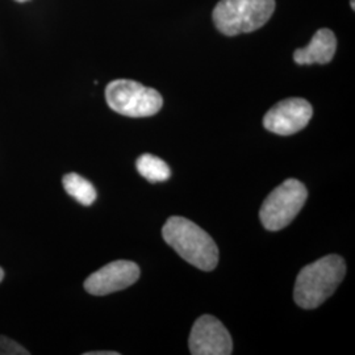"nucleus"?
I'll list each match as a JSON object with an SVG mask.
<instances>
[{
  "label": "nucleus",
  "mask_w": 355,
  "mask_h": 355,
  "mask_svg": "<svg viewBox=\"0 0 355 355\" xmlns=\"http://www.w3.org/2000/svg\"><path fill=\"white\" fill-rule=\"evenodd\" d=\"M162 236L186 262L203 271L215 270L218 263V249L212 237L190 220L173 216L166 221Z\"/></svg>",
  "instance_id": "f257e3e1"
},
{
  "label": "nucleus",
  "mask_w": 355,
  "mask_h": 355,
  "mask_svg": "<svg viewBox=\"0 0 355 355\" xmlns=\"http://www.w3.org/2000/svg\"><path fill=\"white\" fill-rule=\"evenodd\" d=\"M346 274L345 261L331 254L305 266L297 275L293 299L304 309H315L330 297Z\"/></svg>",
  "instance_id": "f03ea898"
},
{
  "label": "nucleus",
  "mask_w": 355,
  "mask_h": 355,
  "mask_svg": "<svg viewBox=\"0 0 355 355\" xmlns=\"http://www.w3.org/2000/svg\"><path fill=\"white\" fill-rule=\"evenodd\" d=\"M274 11L275 0H220L212 17L223 35L237 36L262 28Z\"/></svg>",
  "instance_id": "7ed1b4c3"
},
{
  "label": "nucleus",
  "mask_w": 355,
  "mask_h": 355,
  "mask_svg": "<svg viewBox=\"0 0 355 355\" xmlns=\"http://www.w3.org/2000/svg\"><path fill=\"white\" fill-rule=\"evenodd\" d=\"M105 101L112 111L128 117L154 116L164 105V99L157 89L129 79L111 82L105 89Z\"/></svg>",
  "instance_id": "20e7f679"
},
{
  "label": "nucleus",
  "mask_w": 355,
  "mask_h": 355,
  "mask_svg": "<svg viewBox=\"0 0 355 355\" xmlns=\"http://www.w3.org/2000/svg\"><path fill=\"white\" fill-rule=\"evenodd\" d=\"M308 191L302 182L297 179L284 180L267 196L261 207L259 218L262 225L270 232L288 227L304 207Z\"/></svg>",
  "instance_id": "39448f33"
},
{
  "label": "nucleus",
  "mask_w": 355,
  "mask_h": 355,
  "mask_svg": "<svg viewBox=\"0 0 355 355\" xmlns=\"http://www.w3.org/2000/svg\"><path fill=\"white\" fill-rule=\"evenodd\" d=\"M312 114L311 103L302 98H290L275 104L265 114L263 125L275 135L291 136L308 125Z\"/></svg>",
  "instance_id": "423d86ee"
},
{
  "label": "nucleus",
  "mask_w": 355,
  "mask_h": 355,
  "mask_svg": "<svg viewBox=\"0 0 355 355\" xmlns=\"http://www.w3.org/2000/svg\"><path fill=\"white\" fill-rule=\"evenodd\" d=\"M189 345L192 355H229L233 352L228 330L209 315L196 320L191 330Z\"/></svg>",
  "instance_id": "0eeeda50"
},
{
  "label": "nucleus",
  "mask_w": 355,
  "mask_h": 355,
  "mask_svg": "<svg viewBox=\"0 0 355 355\" xmlns=\"http://www.w3.org/2000/svg\"><path fill=\"white\" fill-rule=\"evenodd\" d=\"M140 278V267L130 261H114L91 274L85 290L94 296H104L125 290Z\"/></svg>",
  "instance_id": "6e6552de"
},
{
  "label": "nucleus",
  "mask_w": 355,
  "mask_h": 355,
  "mask_svg": "<svg viewBox=\"0 0 355 355\" xmlns=\"http://www.w3.org/2000/svg\"><path fill=\"white\" fill-rule=\"evenodd\" d=\"M337 49V38L330 29H320L303 49L293 53V61L297 64H329Z\"/></svg>",
  "instance_id": "1a4fd4ad"
},
{
  "label": "nucleus",
  "mask_w": 355,
  "mask_h": 355,
  "mask_svg": "<svg viewBox=\"0 0 355 355\" xmlns=\"http://www.w3.org/2000/svg\"><path fill=\"white\" fill-rule=\"evenodd\" d=\"M62 184L66 192L82 205H91L98 198L96 190L91 182L76 173L66 174L62 179Z\"/></svg>",
  "instance_id": "9d476101"
},
{
  "label": "nucleus",
  "mask_w": 355,
  "mask_h": 355,
  "mask_svg": "<svg viewBox=\"0 0 355 355\" xmlns=\"http://www.w3.org/2000/svg\"><path fill=\"white\" fill-rule=\"evenodd\" d=\"M136 166L141 175L152 183L166 182L171 177V170L165 161L152 154L141 155Z\"/></svg>",
  "instance_id": "9b49d317"
},
{
  "label": "nucleus",
  "mask_w": 355,
  "mask_h": 355,
  "mask_svg": "<svg viewBox=\"0 0 355 355\" xmlns=\"http://www.w3.org/2000/svg\"><path fill=\"white\" fill-rule=\"evenodd\" d=\"M29 352L21 345L6 336H0V355H28Z\"/></svg>",
  "instance_id": "f8f14e48"
},
{
  "label": "nucleus",
  "mask_w": 355,
  "mask_h": 355,
  "mask_svg": "<svg viewBox=\"0 0 355 355\" xmlns=\"http://www.w3.org/2000/svg\"><path fill=\"white\" fill-rule=\"evenodd\" d=\"M86 355H119L117 352H92V353H86Z\"/></svg>",
  "instance_id": "ddd939ff"
},
{
  "label": "nucleus",
  "mask_w": 355,
  "mask_h": 355,
  "mask_svg": "<svg viewBox=\"0 0 355 355\" xmlns=\"http://www.w3.org/2000/svg\"><path fill=\"white\" fill-rule=\"evenodd\" d=\"M4 279V271H3V268L0 267V283H1V280Z\"/></svg>",
  "instance_id": "4468645a"
},
{
  "label": "nucleus",
  "mask_w": 355,
  "mask_h": 355,
  "mask_svg": "<svg viewBox=\"0 0 355 355\" xmlns=\"http://www.w3.org/2000/svg\"><path fill=\"white\" fill-rule=\"evenodd\" d=\"M352 8H353V10H354V8H355V1H354V0H352Z\"/></svg>",
  "instance_id": "2eb2a0df"
},
{
  "label": "nucleus",
  "mask_w": 355,
  "mask_h": 355,
  "mask_svg": "<svg viewBox=\"0 0 355 355\" xmlns=\"http://www.w3.org/2000/svg\"><path fill=\"white\" fill-rule=\"evenodd\" d=\"M16 1H20V3H23V1H26V0H16Z\"/></svg>",
  "instance_id": "dca6fc26"
}]
</instances>
